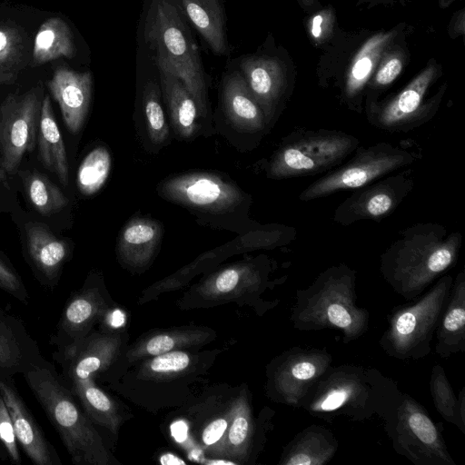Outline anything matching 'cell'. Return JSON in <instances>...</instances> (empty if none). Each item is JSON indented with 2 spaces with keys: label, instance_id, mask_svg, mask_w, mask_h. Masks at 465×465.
<instances>
[{
  "label": "cell",
  "instance_id": "6da1fadb",
  "mask_svg": "<svg viewBox=\"0 0 465 465\" xmlns=\"http://www.w3.org/2000/svg\"><path fill=\"white\" fill-rule=\"evenodd\" d=\"M401 395L396 381L376 368L331 365L311 387L300 409L329 423L339 417L356 422L379 418L388 435Z\"/></svg>",
  "mask_w": 465,
  "mask_h": 465
},
{
  "label": "cell",
  "instance_id": "7a4b0ae2",
  "mask_svg": "<svg viewBox=\"0 0 465 465\" xmlns=\"http://www.w3.org/2000/svg\"><path fill=\"white\" fill-rule=\"evenodd\" d=\"M461 243L459 232L448 233L437 223H417L381 254L380 272L395 293L414 300L456 264Z\"/></svg>",
  "mask_w": 465,
  "mask_h": 465
},
{
  "label": "cell",
  "instance_id": "3957f363",
  "mask_svg": "<svg viewBox=\"0 0 465 465\" xmlns=\"http://www.w3.org/2000/svg\"><path fill=\"white\" fill-rule=\"evenodd\" d=\"M156 192L163 200L188 210L201 224L214 229L255 234L267 226L249 217L252 196L219 173L173 174L162 180Z\"/></svg>",
  "mask_w": 465,
  "mask_h": 465
},
{
  "label": "cell",
  "instance_id": "277c9868",
  "mask_svg": "<svg viewBox=\"0 0 465 465\" xmlns=\"http://www.w3.org/2000/svg\"><path fill=\"white\" fill-rule=\"evenodd\" d=\"M357 272L345 263L320 272L306 288L298 289L291 311L294 329L302 331L339 330L348 344L369 329L370 312L358 306Z\"/></svg>",
  "mask_w": 465,
  "mask_h": 465
},
{
  "label": "cell",
  "instance_id": "5b68a950",
  "mask_svg": "<svg viewBox=\"0 0 465 465\" xmlns=\"http://www.w3.org/2000/svg\"><path fill=\"white\" fill-rule=\"evenodd\" d=\"M144 39L157 66L177 76L193 98L206 135L213 117L200 54L176 0H153L145 19Z\"/></svg>",
  "mask_w": 465,
  "mask_h": 465
},
{
  "label": "cell",
  "instance_id": "8992f818",
  "mask_svg": "<svg viewBox=\"0 0 465 465\" xmlns=\"http://www.w3.org/2000/svg\"><path fill=\"white\" fill-rule=\"evenodd\" d=\"M74 464L106 465L108 452L91 420L50 362L23 374Z\"/></svg>",
  "mask_w": 465,
  "mask_h": 465
},
{
  "label": "cell",
  "instance_id": "52a82bcc",
  "mask_svg": "<svg viewBox=\"0 0 465 465\" xmlns=\"http://www.w3.org/2000/svg\"><path fill=\"white\" fill-rule=\"evenodd\" d=\"M452 282L451 275L444 274L420 296L391 310L387 316L388 327L379 340L388 356L406 361L430 354Z\"/></svg>",
  "mask_w": 465,
  "mask_h": 465
},
{
  "label": "cell",
  "instance_id": "ba28073f",
  "mask_svg": "<svg viewBox=\"0 0 465 465\" xmlns=\"http://www.w3.org/2000/svg\"><path fill=\"white\" fill-rule=\"evenodd\" d=\"M360 144L354 135L339 130L297 129L281 141L266 164L273 180L315 175L339 166Z\"/></svg>",
  "mask_w": 465,
  "mask_h": 465
},
{
  "label": "cell",
  "instance_id": "9c48e42d",
  "mask_svg": "<svg viewBox=\"0 0 465 465\" xmlns=\"http://www.w3.org/2000/svg\"><path fill=\"white\" fill-rule=\"evenodd\" d=\"M422 158L420 148L411 144L381 142L357 147L345 163L332 169L308 185L299 195L302 202L322 198L342 190H354L403 169Z\"/></svg>",
  "mask_w": 465,
  "mask_h": 465
},
{
  "label": "cell",
  "instance_id": "30bf717a",
  "mask_svg": "<svg viewBox=\"0 0 465 465\" xmlns=\"http://www.w3.org/2000/svg\"><path fill=\"white\" fill-rule=\"evenodd\" d=\"M388 437L394 451L414 465H456L440 428L425 407L407 392L402 391Z\"/></svg>",
  "mask_w": 465,
  "mask_h": 465
},
{
  "label": "cell",
  "instance_id": "8fae6325",
  "mask_svg": "<svg viewBox=\"0 0 465 465\" xmlns=\"http://www.w3.org/2000/svg\"><path fill=\"white\" fill-rule=\"evenodd\" d=\"M439 71L429 65L397 94L382 102L364 105L368 123L390 133H407L430 122L437 114L444 88L426 100V94Z\"/></svg>",
  "mask_w": 465,
  "mask_h": 465
},
{
  "label": "cell",
  "instance_id": "7c38bea8",
  "mask_svg": "<svg viewBox=\"0 0 465 465\" xmlns=\"http://www.w3.org/2000/svg\"><path fill=\"white\" fill-rule=\"evenodd\" d=\"M325 348L292 347L275 357L267 370V393L279 403L301 408L311 387L331 365Z\"/></svg>",
  "mask_w": 465,
  "mask_h": 465
},
{
  "label": "cell",
  "instance_id": "4fadbf2b",
  "mask_svg": "<svg viewBox=\"0 0 465 465\" xmlns=\"http://www.w3.org/2000/svg\"><path fill=\"white\" fill-rule=\"evenodd\" d=\"M42 102L38 87L9 94L0 106L1 170L15 173L26 153L35 149Z\"/></svg>",
  "mask_w": 465,
  "mask_h": 465
},
{
  "label": "cell",
  "instance_id": "5bb4252c",
  "mask_svg": "<svg viewBox=\"0 0 465 465\" xmlns=\"http://www.w3.org/2000/svg\"><path fill=\"white\" fill-rule=\"evenodd\" d=\"M414 187L411 168L386 175L354 191L334 211L333 222L343 226L364 220L380 221L398 208Z\"/></svg>",
  "mask_w": 465,
  "mask_h": 465
},
{
  "label": "cell",
  "instance_id": "9a60e30c",
  "mask_svg": "<svg viewBox=\"0 0 465 465\" xmlns=\"http://www.w3.org/2000/svg\"><path fill=\"white\" fill-rule=\"evenodd\" d=\"M243 77L261 107L271 129L278 121L288 98L290 82L283 64L267 56H252L242 61Z\"/></svg>",
  "mask_w": 465,
  "mask_h": 465
},
{
  "label": "cell",
  "instance_id": "2e32d148",
  "mask_svg": "<svg viewBox=\"0 0 465 465\" xmlns=\"http://www.w3.org/2000/svg\"><path fill=\"white\" fill-rule=\"evenodd\" d=\"M121 341L108 334H88L76 343L57 350L54 360L62 369V380L67 387L94 379L106 370L116 356Z\"/></svg>",
  "mask_w": 465,
  "mask_h": 465
},
{
  "label": "cell",
  "instance_id": "e0dca14e",
  "mask_svg": "<svg viewBox=\"0 0 465 465\" xmlns=\"http://www.w3.org/2000/svg\"><path fill=\"white\" fill-rule=\"evenodd\" d=\"M0 394L11 416L16 440L36 465H61L59 455L47 440L11 378H0Z\"/></svg>",
  "mask_w": 465,
  "mask_h": 465
},
{
  "label": "cell",
  "instance_id": "ac0fdd59",
  "mask_svg": "<svg viewBox=\"0 0 465 465\" xmlns=\"http://www.w3.org/2000/svg\"><path fill=\"white\" fill-rule=\"evenodd\" d=\"M22 321L0 308V378H13L46 363Z\"/></svg>",
  "mask_w": 465,
  "mask_h": 465
},
{
  "label": "cell",
  "instance_id": "d6986e66",
  "mask_svg": "<svg viewBox=\"0 0 465 465\" xmlns=\"http://www.w3.org/2000/svg\"><path fill=\"white\" fill-rule=\"evenodd\" d=\"M93 79L90 72H76L61 66L55 69L48 82V88L58 103L62 117L67 129L79 132L87 116Z\"/></svg>",
  "mask_w": 465,
  "mask_h": 465
},
{
  "label": "cell",
  "instance_id": "ffe728a7",
  "mask_svg": "<svg viewBox=\"0 0 465 465\" xmlns=\"http://www.w3.org/2000/svg\"><path fill=\"white\" fill-rule=\"evenodd\" d=\"M221 100L227 123L240 134L252 135L259 142L269 132L264 114L239 72L224 78Z\"/></svg>",
  "mask_w": 465,
  "mask_h": 465
},
{
  "label": "cell",
  "instance_id": "44dd1931",
  "mask_svg": "<svg viewBox=\"0 0 465 465\" xmlns=\"http://www.w3.org/2000/svg\"><path fill=\"white\" fill-rule=\"evenodd\" d=\"M163 224L147 217H133L119 232L118 260L127 268L143 271L153 262L161 247Z\"/></svg>",
  "mask_w": 465,
  "mask_h": 465
},
{
  "label": "cell",
  "instance_id": "7402d4cb",
  "mask_svg": "<svg viewBox=\"0 0 465 465\" xmlns=\"http://www.w3.org/2000/svg\"><path fill=\"white\" fill-rule=\"evenodd\" d=\"M104 309V301L97 288L88 287L74 292L64 308L52 343L57 350H63L81 341Z\"/></svg>",
  "mask_w": 465,
  "mask_h": 465
},
{
  "label": "cell",
  "instance_id": "603a6c76",
  "mask_svg": "<svg viewBox=\"0 0 465 465\" xmlns=\"http://www.w3.org/2000/svg\"><path fill=\"white\" fill-rule=\"evenodd\" d=\"M270 261L262 255L218 271L203 282L200 292L205 297L213 299L247 292H260L270 285Z\"/></svg>",
  "mask_w": 465,
  "mask_h": 465
},
{
  "label": "cell",
  "instance_id": "cb8c5ba5",
  "mask_svg": "<svg viewBox=\"0 0 465 465\" xmlns=\"http://www.w3.org/2000/svg\"><path fill=\"white\" fill-rule=\"evenodd\" d=\"M160 86L172 130L182 141H192L203 132L197 105L182 81L171 72L158 67Z\"/></svg>",
  "mask_w": 465,
  "mask_h": 465
},
{
  "label": "cell",
  "instance_id": "d4e9b609",
  "mask_svg": "<svg viewBox=\"0 0 465 465\" xmlns=\"http://www.w3.org/2000/svg\"><path fill=\"white\" fill-rule=\"evenodd\" d=\"M434 336L435 352L447 359L465 351V272L461 270L452 285L440 316Z\"/></svg>",
  "mask_w": 465,
  "mask_h": 465
},
{
  "label": "cell",
  "instance_id": "484cf974",
  "mask_svg": "<svg viewBox=\"0 0 465 465\" xmlns=\"http://www.w3.org/2000/svg\"><path fill=\"white\" fill-rule=\"evenodd\" d=\"M394 32L383 33L370 38L351 64L341 85V101L357 114L363 110V94L383 50L393 38Z\"/></svg>",
  "mask_w": 465,
  "mask_h": 465
},
{
  "label": "cell",
  "instance_id": "4316f807",
  "mask_svg": "<svg viewBox=\"0 0 465 465\" xmlns=\"http://www.w3.org/2000/svg\"><path fill=\"white\" fill-rule=\"evenodd\" d=\"M339 441L328 428L312 424L282 449L279 465H325L336 454Z\"/></svg>",
  "mask_w": 465,
  "mask_h": 465
},
{
  "label": "cell",
  "instance_id": "83f0119b",
  "mask_svg": "<svg viewBox=\"0 0 465 465\" xmlns=\"http://www.w3.org/2000/svg\"><path fill=\"white\" fill-rule=\"evenodd\" d=\"M28 253L31 262L44 282H53L67 257L66 242L59 240L47 226L27 223L25 227Z\"/></svg>",
  "mask_w": 465,
  "mask_h": 465
},
{
  "label": "cell",
  "instance_id": "f1b7e54d",
  "mask_svg": "<svg viewBox=\"0 0 465 465\" xmlns=\"http://www.w3.org/2000/svg\"><path fill=\"white\" fill-rule=\"evenodd\" d=\"M38 151L43 165L54 173L64 185H67L69 167L66 150L48 95L45 96L41 105Z\"/></svg>",
  "mask_w": 465,
  "mask_h": 465
},
{
  "label": "cell",
  "instance_id": "f546056e",
  "mask_svg": "<svg viewBox=\"0 0 465 465\" xmlns=\"http://www.w3.org/2000/svg\"><path fill=\"white\" fill-rule=\"evenodd\" d=\"M182 5L199 34L216 54H226L224 12L221 0H181Z\"/></svg>",
  "mask_w": 465,
  "mask_h": 465
},
{
  "label": "cell",
  "instance_id": "4dcf8cb0",
  "mask_svg": "<svg viewBox=\"0 0 465 465\" xmlns=\"http://www.w3.org/2000/svg\"><path fill=\"white\" fill-rule=\"evenodd\" d=\"M76 54L74 35L66 22L52 17L39 27L33 47L32 64L38 66L65 57L72 59Z\"/></svg>",
  "mask_w": 465,
  "mask_h": 465
},
{
  "label": "cell",
  "instance_id": "1f68e13d",
  "mask_svg": "<svg viewBox=\"0 0 465 465\" xmlns=\"http://www.w3.org/2000/svg\"><path fill=\"white\" fill-rule=\"evenodd\" d=\"M140 119L143 141L149 143V149L160 150L167 144L170 128L162 104L161 86L154 81H148L143 89Z\"/></svg>",
  "mask_w": 465,
  "mask_h": 465
},
{
  "label": "cell",
  "instance_id": "d6a6232c",
  "mask_svg": "<svg viewBox=\"0 0 465 465\" xmlns=\"http://www.w3.org/2000/svg\"><path fill=\"white\" fill-rule=\"evenodd\" d=\"M429 386L438 413L465 434V386L461 387L457 397L444 368L439 363L431 368Z\"/></svg>",
  "mask_w": 465,
  "mask_h": 465
},
{
  "label": "cell",
  "instance_id": "836d02e7",
  "mask_svg": "<svg viewBox=\"0 0 465 465\" xmlns=\"http://www.w3.org/2000/svg\"><path fill=\"white\" fill-rule=\"evenodd\" d=\"M68 389L78 398L91 421L116 433L121 422L118 409L114 401L95 385L94 379L74 383Z\"/></svg>",
  "mask_w": 465,
  "mask_h": 465
},
{
  "label": "cell",
  "instance_id": "e575fe53",
  "mask_svg": "<svg viewBox=\"0 0 465 465\" xmlns=\"http://www.w3.org/2000/svg\"><path fill=\"white\" fill-rule=\"evenodd\" d=\"M254 426L251 407L246 397H242L231 411L228 427L216 449L232 458L246 457L253 437Z\"/></svg>",
  "mask_w": 465,
  "mask_h": 465
},
{
  "label": "cell",
  "instance_id": "d590c367",
  "mask_svg": "<svg viewBox=\"0 0 465 465\" xmlns=\"http://www.w3.org/2000/svg\"><path fill=\"white\" fill-rule=\"evenodd\" d=\"M209 333L200 330H175L151 336L138 343L129 353L130 360L156 356L171 351L205 342Z\"/></svg>",
  "mask_w": 465,
  "mask_h": 465
},
{
  "label": "cell",
  "instance_id": "8d00e7d4",
  "mask_svg": "<svg viewBox=\"0 0 465 465\" xmlns=\"http://www.w3.org/2000/svg\"><path fill=\"white\" fill-rule=\"evenodd\" d=\"M112 167L109 151L103 146L93 149L82 161L77 172V186L85 196L95 194L105 183Z\"/></svg>",
  "mask_w": 465,
  "mask_h": 465
},
{
  "label": "cell",
  "instance_id": "74e56055",
  "mask_svg": "<svg viewBox=\"0 0 465 465\" xmlns=\"http://www.w3.org/2000/svg\"><path fill=\"white\" fill-rule=\"evenodd\" d=\"M26 190L32 204L42 215L60 212L69 203L63 192L47 176L39 173L28 176Z\"/></svg>",
  "mask_w": 465,
  "mask_h": 465
},
{
  "label": "cell",
  "instance_id": "f35d334b",
  "mask_svg": "<svg viewBox=\"0 0 465 465\" xmlns=\"http://www.w3.org/2000/svg\"><path fill=\"white\" fill-rule=\"evenodd\" d=\"M192 365L189 353L178 350L153 356L141 369L146 379L163 380L184 372Z\"/></svg>",
  "mask_w": 465,
  "mask_h": 465
},
{
  "label": "cell",
  "instance_id": "ab89813d",
  "mask_svg": "<svg viewBox=\"0 0 465 465\" xmlns=\"http://www.w3.org/2000/svg\"><path fill=\"white\" fill-rule=\"evenodd\" d=\"M26 41L22 32L13 26H0V67L17 74L26 64Z\"/></svg>",
  "mask_w": 465,
  "mask_h": 465
},
{
  "label": "cell",
  "instance_id": "60d3db41",
  "mask_svg": "<svg viewBox=\"0 0 465 465\" xmlns=\"http://www.w3.org/2000/svg\"><path fill=\"white\" fill-rule=\"evenodd\" d=\"M0 441L15 464H21V457L16 445L14 424L5 403L0 394Z\"/></svg>",
  "mask_w": 465,
  "mask_h": 465
},
{
  "label": "cell",
  "instance_id": "b9f144b4",
  "mask_svg": "<svg viewBox=\"0 0 465 465\" xmlns=\"http://www.w3.org/2000/svg\"><path fill=\"white\" fill-rule=\"evenodd\" d=\"M0 289L27 303L29 295L15 271L0 258Z\"/></svg>",
  "mask_w": 465,
  "mask_h": 465
},
{
  "label": "cell",
  "instance_id": "7bdbcfd3",
  "mask_svg": "<svg viewBox=\"0 0 465 465\" xmlns=\"http://www.w3.org/2000/svg\"><path fill=\"white\" fill-rule=\"evenodd\" d=\"M334 15L331 9H324L312 16L309 23V30L316 43H322L332 31Z\"/></svg>",
  "mask_w": 465,
  "mask_h": 465
},
{
  "label": "cell",
  "instance_id": "ee69618b",
  "mask_svg": "<svg viewBox=\"0 0 465 465\" xmlns=\"http://www.w3.org/2000/svg\"><path fill=\"white\" fill-rule=\"evenodd\" d=\"M229 421L227 418H217L208 423L202 433L203 445L212 447L219 442L224 435Z\"/></svg>",
  "mask_w": 465,
  "mask_h": 465
},
{
  "label": "cell",
  "instance_id": "f6af8a7d",
  "mask_svg": "<svg viewBox=\"0 0 465 465\" xmlns=\"http://www.w3.org/2000/svg\"><path fill=\"white\" fill-rule=\"evenodd\" d=\"M187 425L183 420L176 421L171 426L172 435L179 442L185 440L187 437Z\"/></svg>",
  "mask_w": 465,
  "mask_h": 465
},
{
  "label": "cell",
  "instance_id": "bcb514c9",
  "mask_svg": "<svg viewBox=\"0 0 465 465\" xmlns=\"http://www.w3.org/2000/svg\"><path fill=\"white\" fill-rule=\"evenodd\" d=\"M160 462L163 465H180L185 464V461L173 453H166L160 458Z\"/></svg>",
  "mask_w": 465,
  "mask_h": 465
},
{
  "label": "cell",
  "instance_id": "7dc6e473",
  "mask_svg": "<svg viewBox=\"0 0 465 465\" xmlns=\"http://www.w3.org/2000/svg\"><path fill=\"white\" fill-rule=\"evenodd\" d=\"M16 76V73L0 67V85L15 82Z\"/></svg>",
  "mask_w": 465,
  "mask_h": 465
},
{
  "label": "cell",
  "instance_id": "c3c4849f",
  "mask_svg": "<svg viewBox=\"0 0 465 465\" xmlns=\"http://www.w3.org/2000/svg\"><path fill=\"white\" fill-rule=\"evenodd\" d=\"M207 463H210V464H217V463H219V464H235V462L230 461V460L229 461H227V460H218V461L212 460V461H208Z\"/></svg>",
  "mask_w": 465,
  "mask_h": 465
},
{
  "label": "cell",
  "instance_id": "681fc988",
  "mask_svg": "<svg viewBox=\"0 0 465 465\" xmlns=\"http://www.w3.org/2000/svg\"><path fill=\"white\" fill-rule=\"evenodd\" d=\"M302 4L306 6L311 5L313 3V0H301Z\"/></svg>",
  "mask_w": 465,
  "mask_h": 465
},
{
  "label": "cell",
  "instance_id": "f907efd6",
  "mask_svg": "<svg viewBox=\"0 0 465 465\" xmlns=\"http://www.w3.org/2000/svg\"><path fill=\"white\" fill-rule=\"evenodd\" d=\"M2 173V170H0V174ZM1 178V177H0Z\"/></svg>",
  "mask_w": 465,
  "mask_h": 465
}]
</instances>
